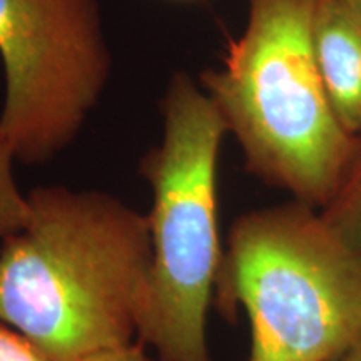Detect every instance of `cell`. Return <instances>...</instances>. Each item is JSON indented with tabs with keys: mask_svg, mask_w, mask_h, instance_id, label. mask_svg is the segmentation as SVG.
Returning a JSON list of instances; mask_svg holds the SVG:
<instances>
[{
	"mask_svg": "<svg viewBox=\"0 0 361 361\" xmlns=\"http://www.w3.org/2000/svg\"><path fill=\"white\" fill-rule=\"evenodd\" d=\"M214 295L245 311L247 361H328L361 331V258L300 201L234 221Z\"/></svg>",
	"mask_w": 361,
	"mask_h": 361,
	"instance_id": "4",
	"label": "cell"
},
{
	"mask_svg": "<svg viewBox=\"0 0 361 361\" xmlns=\"http://www.w3.org/2000/svg\"><path fill=\"white\" fill-rule=\"evenodd\" d=\"M322 214L338 238L361 258V141L358 139L340 188L331 201L322 209Z\"/></svg>",
	"mask_w": 361,
	"mask_h": 361,
	"instance_id": "7",
	"label": "cell"
},
{
	"mask_svg": "<svg viewBox=\"0 0 361 361\" xmlns=\"http://www.w3.org/2000/svg\"><path fill=\"white\" fill-rule=\"evenodd\" d=\"M316 0H250L223 67L201 74L246 168L293 200L323 207L340 188L358 139L338 119L316 61Z\"/></svg>",
	"mask_w": 361,
	"mask_h": 361,
	"instance_id": "2",
	"label": "cell"
},
{
	"mask_svg": "<svg viewBox=\"0 0 361 361\" xmlns=\"http://www.w3.org/2000/svg\"><path fill=\"white\" fill-rule=\"evenodd\" d=\"M348 2L356 8V12L361 16V0H348Z\"/></svg>",
	"mask_w": 361,
	"mask_h": 361,
	"instance_id": "12",
	"label": "cell"
},
{
	"mask_svg": "<svg viewBox=\"0 0 361 361\" xmlns=\"http://www.w3.org/2000/svg\"><path fill=\"white\" fill-rule=\"evenodd\" d=\"M16 152L0 126V246L25 224L29 216V201L17 186L13 176Z\"/></svg>",
	"mask_w": 361,
	"mask_h": 361,
	"instance_id": "8",
	"label": "cell"
},
{
	"mask_svg": "<svg viewBox=\"0 0 361 361\" xmlns=\"http://www.w3.org/2000/svg\"><path fill=\"white\" fill-rule=\"evenodd\" d=\"M0 246V322L54 361L139 341L151 293L147 216L112 194L40 186Z\"/></svg>",
	"mask_w": 361,
	"mask_h": 361,
	"instance_id": "1",
	"label": "cell"
},
{
	"mask_svg": "<svg viewBox=\"0 0 361 361\" xmlns=\"http://www.w3.org/2000/svg\"><path fill=\"white\" fill-rule=\"evenodd\" d=\"M0 361H54L32 340L0 322Z\"/></svg>",
	"mask_w": 361,
	"mask_h": 361,
	"instance_id": "9",
	"label": "cell"
},
{
	"mask_svg": "<svg viewBox=\"0 0 361 361\" xmlns=\"http://www.w3.org/2000/svg\"><path fill=\"white\" fill-rule=\"evenodd\" d=\"M179 2H189V0H179Z\"/></svg>",
	"mask_w": 361,
	"mask_h": 361,
	"instance_id": "13",
	"label": "cell"
},
{
	"mask_svg": "<svg viewBox=\"0 0 361 361\" xmlns=\"http://www.w3.org/2000/svg\"><path fill=\"white\" fill-rule=\"evenodd\" d=\"M313 42L322 79L343 128L361 135V16L348 0H316Z\"/></svg>",
	"mask_w": 361,
	"mask_h": 361,
	"instance_id": "6",
	"label": "cell"
},
{
	"mask_svg": "<svg viewBox=\"0 0 361 361\" xmlns=\"http://www.w3.org/2000/svg\"><path fill=\"white\" fill-rule=\"evenodd\" d=\"M80 361H161L157 356H152L147 353L146 346L142 343L135 341L130 345L121 346V348L106 350L101 353L90 355L87 358Z\"/></svg>",
	"mask_w": 361,
	"mask_h": 361,
	"instance_id": "10",
	"label": "cell"
},
{
	"mask_svg": "<svg viewBox=\"0 0 361 361\" xmlns=\"http://www.w3.org/2000/svg\"><path fill=\"white\" fill-rule=\"evenodd\" d=\"M0 126L24 164L78 137L111 79L99 0H0Z\"/></svg>",
	"mask_w": 361,
	"mask_h": 361,
	"instance_id": "5",
	"label": "cell"
},
{
	"mask_svg": "<svg viewBox=\"0 0 361 361\" xmlns=\"http://www.w3.org/2000/svg\"><path fill=\"white\" fill-rule=\"evenodd\" d=\"M328 361H361V331Z\"/></svg>",
	"mask_w": 361,
	"mask_h": 361,
	"instance_id": "11",
	"label": "cell"
},
{
	"mask_svg": "<svg viewBox=\"0 0 361 361\" xmlns=\"http://www.w3.org/2000/svg\"><path fill=\"white\" fill-rule=\"evenodd\" d=\"M162 139L141 159L152 192L151 293L139 343L161 361H213L209 313L223 261L218 159L228 134L213 99L186 72L171 75L161 101Z\"/></svg>",
	"mask_w": 361,
	"mask_h": 361,
	"instance_id": "3",
	"label": "cell"
}]
</instances>
